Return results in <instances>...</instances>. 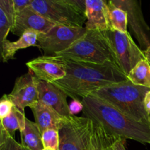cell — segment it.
Instances as JSON below:
<instances>
[{
	"instance_id": "cell-1",
	"label": "cell",
	"mask_w": 150,
	"mask_h": 150,
	"mask_svg": "<svg viewBox=\"0 0 150 150\" xmlns=\"http://www.w3.org/2000/svg\"><path fill=\"white\" fill-rule=\"evenodd\" d=\"M62 59L65 65L66 76L52 83L73 100L83 98L104 86L128 79L114 63L98 64L70 59Z\"/></svg>"
},
{
	"instance_id": "cell-2",
	"label": "cell",
	"mask_w": 150,
	"mask_h": 150,
	"mask_svg": "<svg viewBox=\"0 0 150 150\" xmlns=\"http://www.w3.org/2000/svg\"><path fill=\"white\" fill-rule=\"evenodd\" d=\"M81 101L83 114L102 125L110 135L150 144V125L139 122L97 97L88 95Z\"/></svg>"
},
{
	"instance_id": "cell-3",
	"label": "cell",
	"mask_w": 150,
	"mask_h": 150,
	"mask_svg": "<svg viewBox=\"0 0 150 150\" xmlns=\"http://www.w3.org/2000/svg\"><path fill=\"white\" fill-rule=\"evenodd\" d=\"M150 90L138 86L130 80L113 83L92 92L97 97L111 104L139 122L150 125V114L144 107V98Z\"/></svg>"
},
{
	"instance_id": "cell-4",
	"label": "cell",
	"mask_w": 150,
	"mask_h": 150,
	"mask_svg": "<svg viewBox=\"0 0 150 150\" xmlns=\"http://www.w3.org/2000/svg\"><path fill=\"white\" fill-rule=\"evenodd\" d=\"M55 56L94 64L114 63L117 64L115 56L104 31L100 30L87 29L86 33L67 49L55 54Z\"/></svg>"
},
{
	"instance_id": "cell-5",
	"label": "cell",
	"mask_w": 150,
	"mask_h": 150,
	"mask_svg": "<svg viewBox=\"0 0 150 150\" xmlns=\"http://www.w3.org/2000/svg\"><path fill=\"white\" fill-rule=\"evenodd\" d=\"M94 121L71 116L59 130V150H92Z\"/></svg>"
},
{
	"instance_id": "cell-6",
	"label": "cell",
	"mask_w": 150,
	"mask_h": 150,
	"mask_svg": "<svg viewBox=\"0 0 150 150\" xmlns=\"http://www.w3.org/2000/svg\"><path fill=\"white\" fill-rule=\"evenodd\" d=\"M104 33L115 56L117 65L127 76L139 62L146 59L144 51L136 45L129 32L108 29Z\"/></svg>"
},
{
	"instance_id": "cell-7",
	"label": "cell",
	"mask_w": 150,
	"mask_h": 150,
	"mask_svg": "<svg viewBox=\"0 0 150 150\" xmlns=\"http://www.w3.org/2000/svg\"><path fill=\"white\" fill-rule=\"evenodd\" d=\"M30 7L56 24L83 27L86 22V15L62 0H35Z\"/></svg>"
},
{
	"instance_id": "cell-8",
	"label": "cell",
	"mask_w": 150,
	"mask_h": 150,
	"mask_svg": "<svg viewBox=\"0 0 150 150\" xmlns=\"http://www.w3.org/2000/svg\"><path fill=\"white\" fill-rule=\"evenodd\" d=\"M86 27L56 24L48 32L38 34L36 47L45 56L55 54L67 49L86 32Z\"/></svg>"
},
{
	"instance_id": "cell-9",
	"label": "cell",
	"mask_w": 150,
	"mask_h": 150,
	"mask_svg": "<svg viewBox=\"0 0 150 150\" xmlns=\"http://www.w3.org/2000/svg\"><path fill=\"white\" fill-rule=\"evenodd\" d=\"M117 7L127 13L128 25L141 48L145 51L150 45V28L142 10V0H111Z\"/></svg>"
},
{
	"instance_id": "cell-10",
	"label": "cell",
	"mask_w": 150,
	"mask_h": 150,
	"mask_svg": "<svg viewBox=\"0 0 150 150\" xmlns=\"http://www.w3.org/2000/svg\"><path fill=\"white\" fill-rule=\"evenodd\" d=\"M38 82V78L29 71L16 79L14 87L8 95L15 106L23 112L25 108H31L39 101Z\"/></svg>"
},
{
	"instance_id": "cell-11",
	"label": "cell",
	"mask_w": 150,
	"mask_h": 150,
	"mask_svg": "<svg viewBox=\"0 0 150 150\" xmlns=\"http://www.w3.org/2000/svg\"><path fill=\"white\" fill-rule=\"evenodd\" d=\"M26 65L38 79L48 83L61 80L66 76L65 65L62 57L43 55L28 62Z\"/></svg>"
},
{
	"instance_id": "cell-12",
	"label": "cell",
	"mask_w": 150,
	"mask_h": 150,
	"mask_svg": "<svg viewBox=\"0 0 150 150\" xmlns=\"http://www.w3.org/2000/svg\"><path fill=\"white\" fill-rule=\"evenodd\" d=\"M56 23L48 20L35 11L30 6L16 13L11 32L21 37L27 30H32L38 33L48 32Z\"/></svg>"
},
{
	"instance_id": "cell-13",
	"label": "cell",
	"mask_w": 150,
	"mask_h": 150,
	"mask_svg": "<svg viewBox=\"0 0 150 150\" xmlns=\"http://www.w3.org/2000/svg\"><path fill=\"white\" fill-rule=\"evenodd\" d=\"M38 99L39 101L51 107L63 117H70L67 96L62 90L52 83L38 79Z\"/></svg>"
},
{
	"instance_id": "cell-14",
	"label": "cell",
	"mask_w": 150,
	"mask_h": 150,
	"mask_svg": "<svg viewBox=\"0 0 150 150\" xmlns=\"http://www.w3.org/2000/svg\"><path fill=\"white\" fill-rule=\"evenodd\" d=\"M41 133L48 129L59 130L70 117H63L51 107L38 101L31 108Z\"/></svg>"
},
{
	"instance_id": "cell-15",
	"label": "cell",
	"mask_w": 150,
	"mask_h": 150,
	"mask_svg": "<svg viewBox=\"0 0 150 150\" xmlns=\"http://www.w3.org/2000/svg\"><path fill=\"white\" fill-rule=\"evenodd\" d=\"M86 29L105 31L109 29L106 0H86Z\"/></svg>"
},
{
	"instance_id": "cell-16",
	"label": "cell",
	"mask_w": 150,
	"mask_h": 150,
	"mask_svg": "<svg viewBox=\"0 0 150 150\" xmlns=\"http://www.w3.org/2000/svg\"><path fill=\"white\" fill-rule=\"evenodd\" d=\"M38 34L39 33L35 31L27 30L19 37L18 40L14 42H11L7 39L4 40L1 42V55L3 62H7L9 60L13 59L16 54L19 50L29 47H36Z\"/></svg>"
},
{
	"instance_id": "cell-17",
	"label": "cell",
	"mask_w": 150,
	"mask_h": 150,
	"mask_svg": "<svg viewBox=\"0 0 150 150\" xmlns=\"http://www.w3.org/2000/svg\"><path fill=\"white\" fill-rule=\"evenodd\" d=\"M21 144L29 150H42V133L35 122L26 119L25 127L20 131Z\"/></svg>"
},
{
	"instance_id": "cell-18",
	"label": "cell",
	"mask_w": 150,
	"mask_h": 150,
	"mask_svg": "<svg viewBox=\"0 0 150 150\" xmlns=\"http://www.w3.org/2000/svg\"><path fill=\"white\" fill-rule=\"evenodd\" d=\"M16 16L13 0H0V42L11 32Z\"/></svg>"
},
{
	"instance_id": "cell-19",
	"label": "cell",
	"mask_w": 150,
	"mask_h": 150,
	"mask_svg": "<svg viewBox=\"0 0 150 150\" xmlns=\"http://www.w3.org/2000/svg\"><path fill=\"white\" fill-rule=\"evenodd\" d=\"M108 22L109 29L122 32H128L127 13L117 7L111 0L108 2Z\"/></svg>"
},
{
	"instance_id": "cell-20",
	"label": "cell",
	"mask_w": 150,
	"mask_h": 150,
	"mask_svg": "<svg viewBox=\"0 0 150 150\" xmlns=\"http://www.w3.org/2000/svg\"><path fill=\"white\" fill-rule=\"evenodd\" d=\"M26 119L24 112L14 106L10 115L0 120V127L4 129L10 136L14 138L16 130L21 131L25 127Z\"/></svg>"
},
{
	"instance_id": "cell-21",
	"label": "cell",
	"mask_w": 150,
	"mask_h": 150,
	"mask_svg": "<svg viewBox=\"0 0 150 150\" xmlns=\"http://www.w3.org/2000/svg\"><path fill=\"white\" fill-rule=\"evenodd\" d=\"M127 79L135 85L150 89V63L142 59L129 73Z\"/></svg>"
},
{
	"instance_id": "cell-22",
	"label": "cell",
	"mask_w": 150,
	"mask_h": 150,
	"mask_svg": "<svg viewBox=\"0 0 150 150\" xmlns=\"http://www.w3.org/2000/svg\"><path fill=\"white\" fill-rule=\"evenodd\" d=\"M0 150H29L0 127Z\"/></svg>"
},
{
	"instance_id": "cell-23",
	"label": "cell",
	"mask_w": 150,
	"mask_h": 150,
	"mask_svg": "<svg viewBox=\"0 0 150 150\" xmlns=\"http://www.w3.org/2000/svg\"><path fill=\"white\" fill-rule=\"evenodd\" d=\"M43 148L59 150V134L56 129H48L42 133Z\"/></svg>"
},
{
	"instance_id": "cell-24",
	"label": "cell",
	"mask_w": 150,
	"mask_h": 150,
	"mask_svg": "<svg viewBox=\"0 0 150 150\" xmlns=\"http://www.w3.org/2000/svg\"><path fill=\"white\" fill-rule=\"evenodd\" d=\"M14 106V104L8 97V95L5 94L3 95L0 100V120L10 115Z\"/></svg>"
},
{
	"instance_id": "cell-25",
	"label": "cell",
	"mask_w": 150,
	"mask_h": 150,
	"mask_svg": "<svg viewBox=\"0 0 150 150\" xmlns=\"http://www.w3.org/2000/svg\"><path fill=\"white\" fill-rule=\"evenodd\" d=\"M62 1L73 6L83 14L86 15V0H62Z\"/></svg>"
},
{
	"instance_id": "cell-26",
	"label": "cell",
	"mask_w": 150,
	"mask_h": 150,
	"mask_svg": "<svg viewBox=\"0 0 150 150\" xmlns=\"http://www.w3.org/2000/svg\"><path fill=\"white\" fill-rule=\"evenodd\" d=\"M69 109H70L71 115L76 116V114L83 111V105L82 103V101L79 100H73V101L69 104Z\"/></svg>"
},
{
	"instance_id": "cell-27",
	"label": "cell",
	"mask_w": 150,
	"mask_h": 150,
	"mask_svg": "<svg viewBox=\"0 0 150 150\" xmlns=\"http://www.w3.org/2000/svg\"><path fill=\"white\" fill-rule=\"evenodd\" d=\"M16 13L29 7L35 0H13Z\"/></svg>"
},
{
	"instance_id": "cell-28",
	"label": "cell",
	"mask_w": 150,
	"mask_h": 150,
	"mask_svg": "<svg viewBox=\"0 0 150 150\" xmlns=\"http://www.w3.org/2000/svg\"><path fill=\"white\" fill-rule=\"evenodd\" d=\"M144 107L148 114H150V90L146 93L144 98Z\"/></svg>"
},
{
	"instance_id": "cell-29",
	"label": "cell",
	"mask_w": 150,
	"mask_h": 150,
	"mask_svg": "<svg viewBox=\"0 0 150 150\" xmlns=\"http://www.w3.org/2000/svg\"><path fill=\"white\" fill-rule=\"evenodd\" d=\"M144 53L146 59L150 63V45L147 48H146V50H145V51H144Z\"/></svg>"
},
{
	"instance_id": "cell-30",
	"label": "cell",
	"mask_w": 150,
	"mask_h": 150,
	"mask_svg": "<svg viewBox=\"0 0 150 150\" xmlns=\"http://www.w3.org/2000/svg\"><path fill=\"white\" fill-rule=\"evenodd\" d=\"M42 150H54V149H49V148H43Z\"/></svg>"
}]
</instances>
